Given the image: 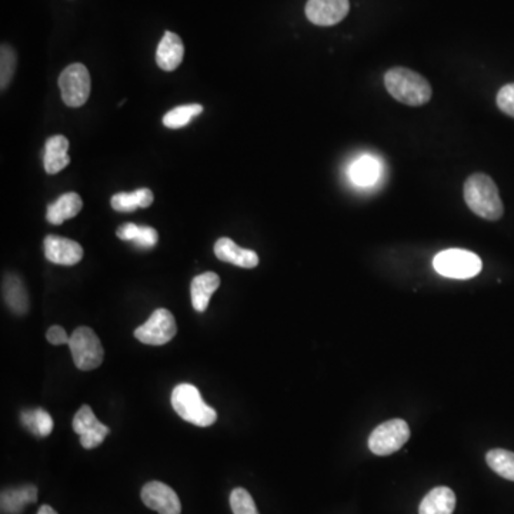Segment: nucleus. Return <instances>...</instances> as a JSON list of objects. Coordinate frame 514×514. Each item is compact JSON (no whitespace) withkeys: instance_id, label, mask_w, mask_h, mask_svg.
Returning <instances> with one entry per match:
<instances>
[{"instance_id":"obj_1","label":"nucleus","mask_w":514,"mask_h":514,"mask_svg":"<svg viewBox=\"0 0 514 514\" xmlns=\"http://www.w3.org/2000/svg\"><path fill=\"white\" fill-rule=\"evenodd\" d=\"M464 202L473 213L486 221H499L504 213L499 189L493 179L485 173L469 176L463 186Z\"/></svg>"},{"instance_id":"obj_2","label":"nucleus","mask_w":514,"mask_h":514,"mask_svg":"<svg viewBox=\"0 0 514 514\" xmlns=\"http://www.w3.org/2000/svg\"><path fill=\"white\" fill-rule=\"evenodd\" d=\"M384 86L395 100L414 108L426 105L433 94L426 77L402 66H396L386 72Z\"/></svg>"},{"instance_id":"obj_3","label":"nucleus","mask_w":514,"mask_h":514,"mask_svg":"<svg viewBox=\"0 0 514 514\" xmlns=\"http://www.w3.org/2000/svg\"><path fill=\"white\" fill-rule=\"evenodd\" d=\"M172 406L183 421L199 428H209L218 419L216 410L205 403L200 391L193 384L176 386L172 393Z\"/></svg>"},{"instance_id":"obj_4","label":"nucleus","mask_w":514,"mask_h":514,"mask_svg":"<svg viewBox=\"0 0 514 514\" xmlns=\"http://www.w3.org/2000/svg\"><path fill=\"white\" fill-rule=\"evenodd\" d=\"M433 268L438 275L450 279H471L482 272V259L463 249L443 250L436 254Z\"/></svg>"},{"instance_id":"obj_5","label":"nucleus","mask_w":514,"mask_h":514,"mask_svg":"<svg viewBox=\"0 0 514 514\" xmlns=\"http://www.w3.org/2000/svg\"><path fill=\"white\" fill-rule=\"evenodd\" d=\"M69 348L75 366L84 372L98 369L105 357L100 339L91 327H77L70 336Z\"/></svg>"},{"instance_id":"obj_6","label":"nucleus","mask_w":514,"mask_h":514,"mask_svg":"<svg viewBox=\"0 0 514 514\" xmlns=\"http://www.w3.org/2000/svg\"><path fill=\"white\" fill-rule=\"evenodd\" d=\"M409 438V424L402 419H393V421L384 422L372 431L369 438V449L377 456H389L402 449Z\"/></svg>"},{"instance_id":"obj_7","label":"nucleus","mask_w":514,"mask_h":514,"mask_svg":"<svg viewBox=\"0 0 514 514\" xmlns=\"http://www.w3.org/2000/svg\"><path fill=\"white\" fill-rule=\"evenodd\" d=\"M91 75L86 66L73 63L59 77V87L63 101L70 108H80L91 96Z\"/></svg>"},{"instance_id":"obj_8","label":"nucleus","mask_w":514,"mask_h":514,"mask_svg":"<svg viewBox=\"0 0 514 514\" xmlns=\"http://www.w3.org/2000/svg\"><path fill=\"white\" fill-rule=\"evenodd\" d=\"M178 333L176 320L167 309H157L149 317L148 322L134 330V337L143 344L164 346Z\"/></svg>"},{"instance_id":"obj_9","label":"nucleus","mask_w":514,"mask_h":514,"mask_svg":"<svg viewBox=\"0 0 514 514\" xmlns=\"http://www.w3.org/2000/svg\"><path fill=\"white\" fill-rule=\"evenodd\" d=\"M73 430L79 435L80 445L84 446V449L91 450L103 443L106 436L109 435L110 429L98 421L91 406L84 405L75 414Z\"/></svg>"},{"instance_id":"obj_10","label":"nucleus","mask_w":514,"mask_h":514,"mask_svg":"<svg viewBox=\"0 0 514 514\" xmlns=\"http://www.w3.org/2000/svg\"><path fill=\"white\" fill-rule=\"evenodd\" d=\"M143 503L159 514H181V504L171 486L162 482H149L141 489Z\"/></svg>"},{"instance_id":"obj_11","label":"nucleus","mask_w":514,"mask_h":514,"mask_svg":"<svg viewBox=\"0 0 514 514\" xmlns=\"http://www.w3.org/2000/svg\"><path fill=\"white\" fill-rule=\"evenodd\" d=\"M350 11L349 0H309L306 16L313 25L333 26L341 22Z\"/></svg>"},{"instance_id":"obj_12","label":"nucleus","mask_w":514,"mask_h":514,"mask_svg":"<svg viewBox=\"0 0 514 514\" xmlns=\"http://www.w3.org/2000/svg\"><path fill=\"white\" fill-rule=\"evenodd\" d=\"M44 256L55 265L75 266L84 259V247L68 237L49 235L44 237Z\"/></svg>"},{"instance_id":"obj_13","label":"nucleus","mask_w":514,"mask_h":514,"mask_svg":"<svg viewBox=\"0 0 514 514\" xmlns=\"http://www.w3.org/2000/svg\"><path fill=\"white\" fill-rule=\"evenodd\" d=\"M214 254L219 261L232 263L239 268L253 269L259 265V256L256 252L250 249H243L239 245H236L229 237H221L214 245Z\"/></svg>"},{"instance_id":"obj_14","label":"nucleus","mask_w":514,"mask_h":514,"mask_svg":"<svg viewBox=\"0 0 514 514\" xmlns=\"http://www.w3.org/2000/svg\"><path fill=\"white\" fill-rule=\"evenodd\" d=\"M185 46L181 36L173 32H165L157 51V63L165 72H173L183 62Z\"/></svg>"},{"instance_id":"obj_15","label":"nucleus","mask_w":514,"mask_h":514,"mask_svg":"<svg viewBox=\"0 0 514 514\" xmlns=\"http://www.w3.org/2000/svg\"><path fill=\"white\" fill-rule=\"evenodd\" d=\"M69 141L63 134H56L47 139L44 145V171L49 174H56L63 171L66 166H69L70 157Z\"/></svg>"},{"instance_id":"obj_16","label":"nucleus","mask_w":514,"mask_h":514,"mask_svg":"<svg viewBox=\"0 0 514 514\" xmlns=\"http://www.w3.org/2000/svg\"><path fill=\"white\" fill-rule=\"evenodd\" d=\"M219 286H221V277L216 273L206 272L196 276L190 285V296H192V304L196 312H206L209 301Z\"/></svg>"},{"instance_id":"obj_17","label":"nucleus","mask_w":514,"mask_h":514,"mask_svg":"<svg viewBox=\"0 0 514 514\" xmlns=\"http://www.w3.org/2000/svg\"><path fill=\"white\" fill-rule=\"evenodd\" d=\"M82 207H84V202L77 193H65L56 202L47 206V221L55 226L62 225L63 221L77 216Z\"/></svg>"},{"instance_id":"obj_18","label":"nucleus","mask_w":514,"mask_h":514,"mask_svg":"<svg viewBox=\"0 0 514 514\" xmlns=\"http://www.w3.org/2000/svg\"><path fill=\"white\" fill-rule=\"evenodd\" d=\"M456 509V494L449 487L440 486L424 496L419 514H453Z\"/></svg>"},{"instance_id":"obj_19","label":"nucleus","mask_w":514,"mask_h":514,"mask_svg":"<svg viewBox=\"0 0 514 514\" xmlns=\"http://www.w3.org/2000/svg\"><path fill=\"white\" fill-rule=\"evenodd\" d=\"M4 299L15 315L22 316L29 310V296L22 279L16 275H6L4 279Z\"/></svg>"},{"instance_id":"obj_20","label":"nucleus","mask_w":514,"mask_h":514,"mask_svg":"<svg viewBox=\"0 0 514 514\" xmlns=\"http://www.w3.org/2000/svg\"><path fill=\"white\" fill-rule=\"evenodd\" d=\"M37 500L36 486L28 485L19 489L4 490L2 493V513L20 514L28 504Z\"/></svg>"},{"instance_id":"obj_21","label":"nucleus","mask_w":514,"mask_h":514,"mask_svg":"<svg viewBox=\"0 0 514 514\" xmlns=\"http://www.w3.org/2000/svg\"><path fill=\"white\" fill-rule=\"evenodd\" d=\"M155 200L152 190L150 189H138L132 193H116L110 199V205L116 212H124V213H131L136 211L139 207L146 209V207L152 205Z\"/></svg>"},{"instance_id":"obj_22","label":"nucleus","mask_w":514,"mask_h":514,"mask_svg":"<svg viewBox=\"0 0 514 514\" xmlns=\"http://www.w3.org/2000/svg\"><path fill=\"white\" fill-rule=\"evenodd\" d=\"M381 173V164L374 157H360L350 167L351 181L358 186L374 185Z\"/></svg>"},{"instance_id":"obj_23","label":"nucleus","mask_w":514,"mask_h":514,"mask_svg":"<svg viewBox=\"0 0 514 514\" xmlns=\"http://www.w3.org/2000/svg\"><path fill=\"white\" fill-rule=\"evenodd\" d=\"M486 462L494 473L514 482V453L504 449H493L486 454Z\"/></svg>"},{"instance_id":"obj_24","label":"nucleus","mask_w":514,"mask_h":514,"mask_svg":"<svg viewBox=\"0 0 514 514\" xmlns=\"http://www.w3.org/2000/svg\"><path fill=\"white\" fill-rule=\"evenodd\" d=\"M20 419H22V423L25 424L26 428L32 430L35 435L42 436V438L51 435L52 430H53V419H52L51 414H47L46 410L36 409L23 412Z\"/></svg>"},{"instance_id":"obj_25","label":"nucleus","mask_w":514,"mask_h":514,"mask_svg":"<svg viewBox=\"0 0 514 514\" xmlns=\"http://www.w3.org/2000/svg\"><path fill=\"white\" fill-rule=\"evenodd\" d=\"M202 112L203 106L197 103L178 106L165 115L164 124L169 129H181V127L188 126L193 117L199 116Z\"/></svg>"},{"instance_id":"obj_26","label":"nucleus","mask_w":514,"mask_h":514,"mask_svg":"<svg viewBox=\"0 0 514 514\" xmlns=\"http://www.w3.org/2000/svg\"><path fill=\"white\" fill-rule=\"evenodd\" d=\"M16 63H18V58H16V52L13 51V47L8 44H2V49H0V87H2V91H4L11 84L12 77L15 75Z\"/></svg>"},{"instance_id":"obj_27","label":"nucleus","mask_w":514,"mask_h":514,"mask_svg":"<svg viewBox=\"0 0 514 514\" xmlns=\"http://www.w3.org/2000/svg\"><path fill=\"white\" fill-rule=\"evenodd\" d=\"M230 507H232L233 514H259L253 497L242 487L233 490L230 494Z\"/></svg>"},{"instance_id":"obj_28","label":"nucleus","mask_w":514,"mask_h":514,"mask_svg":"<svg viewBox=\"0 0 514 514\" xmlns=\"http://www.w3.org/2000/svg\"><path fill=\"white\" fill-rule=\"evenodd\" d=\"M497 108L507 116L514 117V84L500 89L496 98Z\"/></svg>"},{"instance_id":"obj_29","label":"nucleus","mask_w":514,"mask_h":514,"mask_svg":"<svg viewBox=\"0 0 514 514\" xmlns=\"http://www.w3.org/2000/svg\"><path fill=\"white\" fill-rule=\"evenodd\" d=\"M157 240H159V235L155 229L150 226H139L133 243L141 249H152L157 246Z\"/></svg>"},{"instance_id":"obj_30","label":"nucleus","mask_w":514,"mask_h":514,"mask_svg":"<svg viewBox=\"0 0 514 514\" xmlns=\"http://www.w3.org/2000/svg\"><path fill=\"white\" fill-rule=\"evenodd\" d=\"M46 337L49 343L55 344V346L69 344L70 341V336H68L66 330L60 326H52L51 329L47 330Z\"/></svg>"},{"instance_id":"obj_31","label":"nucleus","mask_w":514,"mask_h":514,"mask_svg":"<svg viewBox=\"0 0 514 514\" xmlns=\"http://www.w3.org/2000/svg\"><path fill=\"white\" fill-rule=\"evenodd\" d=\"M138 225H134V223H124V225L120 226L117 229V237L120 240H124V242H133L134 236H136V232H138Z\"/></svg>"},{"instance_id":"obj_32","label":"nucleus","mask_w":514,"mask_h":514,"mask_svg":"<svg viewBox=\"0 0 514 514\" xmlns=\"http://www.w3.org/2000/svg\"><path fill=\"white\" fill-rule=\"evenodd\" d=\"M37 514H58V511L53 509V507L47 506V504H44V506L40 507L39 511Z\"/></svg>"}]
</instances>
